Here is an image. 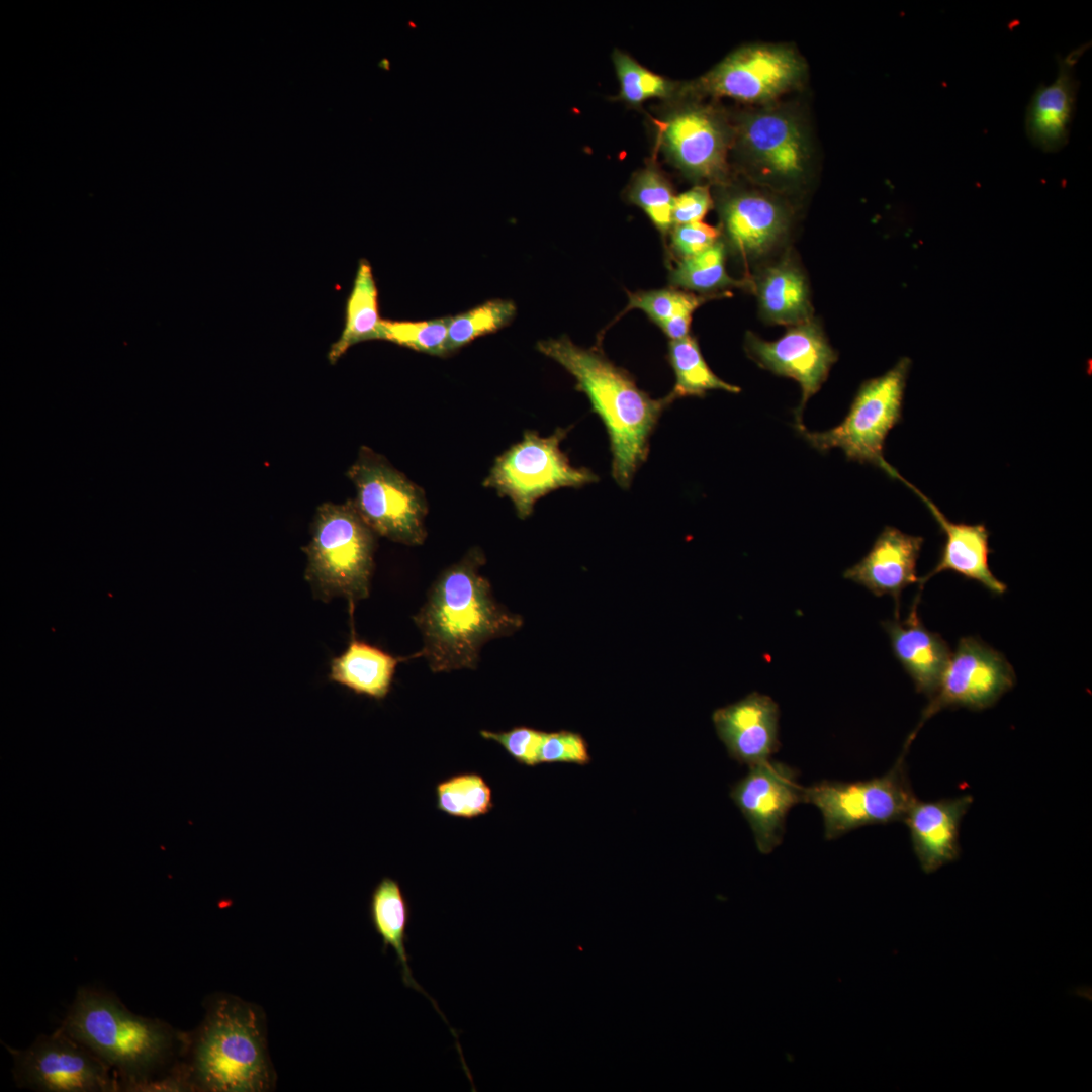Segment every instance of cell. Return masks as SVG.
<instances>
[{"label": "cell", "mask_w": 1092, "mask_h": 1092, "mask_svg": "<svg viewBox=\"0 0 1092 1092\" xmlns=\"http://www.w3.org/2000/svg\"><path fill=\"white\" fill-rule=\"evenodd\" d=\"M708 186L697 185L675 196L672 208L674 225L702 221L712 207Z\"/></svg>", "instance_id": "39"}, {"label": "cell", "mask_w": 1092, "mask_h": 1092, "mask_svg": "<svg viewBox=\"0 0 1092 1092\" xmlns=\"http://www.w3.org/2000/svg\"><path fill=\"white\" fill-rule=\"evenodd\" d=\"M546 732L521 726L509 731L481 730L480 735L498 743L517 762L535 766L540 764V750Z\"/></svg>", "instance_id": "36"}, {"label": "cell", "mask_w": 1092, "mask_h": 1092, "mask_svg": "<svg viewBox=\"0 0 1092 1092\" xmlns=\"http://www.w3.org/2000/svg\"><path fill=\"white\" fill-rule=\"evenodd\" d=\"M802 72V62L793 51L754 44L728 55L702 78L701 86L713 95L765 102L795 85Z\"/></svg>", "instance_id": "12"}, {"label": "cell", "mask_w": 1092, "mask_h": 1092, "mask_svg": "<svg viewBox=\"0 0 1092 1092\" xmlns=\"http://www.w3.org/2000/svg\"><path fill=\"white\" fill-rule=\"evenodd\" d=\"M915 598L908 616L886 620L882 626L889 636L895 658L914 682L915 690L930 698L937 690L951 657L946 641L921 622Z\"/></svg>", "instance_id": "22"}, {"label": "cell", "mask_w": 1092, "mask_h": 1092, "mask_svg": "<svg viewBox=\"0 0 1092 1092\" xmlns=\"http://www.w3.org/2000/svg\"><path fill=\"white\" fill-rule=\"evenodd\" d=\"M205 1009L197 1030L188 1034L184 1056H189L182 1062L193 1091L271 1089L275 1078L261 1008L233 995L215 994Z\"/></svg>", "instance_id": "4"}, {"label": "cell", "mask_w": 1092, "mask_h": 1092, "mask_svg": "<svg viewBox=\"0 0 1092 1092\" xmlns=\"http://www.w3.org/2000/svg\"><path fill=\"white\" fill-rule=\"evenodd\" d=\"M779 705L757 692L712 715L716 733L729 756L748 766L771 759L779 751Z\"/></svg>", "instance_id": "17"}, {"label": "cell", "mask_w": 1092, "mask_h": 1092, "mask_svg": "<svg viewBox=\"0 0 1092 1092\" xmlns=\"http://www.w3.org/2000/svg\"><path fill=\"white\" fill-rule=\"evenodd\" d=\"M927 506L940 530L945 535V542L940 550L939 558L934 568L926 575L919 577V593L924 584L934 575L941 571L951 570L965 578L980 583L994 595H1002L1007 586L997 579L989 568V555L992 552L989 546L990 533L984 524L969 525L953 523L925 496L905 479H902Z\"/></svg>", "instance_id": "21"}, {"label": "cell", "mask_w": 1092, "mask_h": 1092, "mask_svg": "<svg viewBox=\"0 0 1092 1092\" xmlns=\"http://www.w3.org/2000/svg\"><path fill=\"white\" fill-rule=\"evenodd\" d=\"M375 537L351 499L317 507L310 540L303 547L307 557L304 576L315 599L329 602L343 597L353 604L369 596Z\"/></svg>", "instance_id": "5"}, {"label": "cell", "mask_w": 1092, "mask_h": 1092, "mask_svg": "<svg viewBox=\"0 0 1092 1092\" xmlns=\"http://www.w3.org/2000/svg\"><path fill=\"white\" fill-rule=\"evenodd\" d=\"M407 24H408L410 27H413V28L417 27V25L413 21H408Z\"/></svg>", "instance_id": "41"}, {"label": "cell", "mask_w": 1092, "mask_h": 1092, "mask_svg": "<svg viewBox=\"0 0 1092 1092\" xmlns=\"http://www.w3.org/2000/svg\"><path fill=\"white\" fill-rule=\"evenodd\" d=\"M731 788L730 797L748 822L758 850L781 844L790 810L803 802V787L791 766L768 759L751 766Z\"/></svg>", "instance_id": "13"}, {"label": "cell", "mask_w": 1092, "mask_h": 1092, "mask_svg": "<svg viewBox=\"0 0 1092 1092\" xmlns=\"http://www.w3.org/2000/svg\"><path fill=\"white\" fill-rule=\"evenodd\" d=\"M382 320L372 267L366 259H360L346 301L344 328L328 352L329 362L335 364L352 346L360 342L382 340Z\"/></svg>", "instance_id": "26"}, {"label": "cell", "mask_w": 1092, "mask_h": 1092, "mask_svg": "<svg viewBox=\"0 0 1092 1092\" xmlns=\"http://www.w3.org/2000/svg\"><path fill=\"white\" fill-rule=\"evenodd\" d=\"M736 138L745 159L762 174L794 180L805 169L806 140L800 123L786 111L766 109L745 115Z\"/></svg>", "instance_id": "15"}, {"label": "cell", "mask_w": 1092, "mask_h": 1092, "mask_svg": "<svg viewBox=\"0 0 1092 1092\" xmlns=\"http://www.w3.org/2000/svg\"><path fill=\"white\" fill-rule=\"evenodd\" d=\"M662 142L687 175L707 180L724 176L729 134L712 110L692 106L674 112L662 125Z\"/></svg>", "instance_id": "16"}, {"label": "cell", "mask_w": 1092, "mask_h": 1092, "mask_svg": "<svg viewBox=\"0 0 1092 1092\" xmlns=\"http://www.w3.org/2000/svg\"><path fill=\"white\" fill-rule=\"evenodd\" d=\"M613 61L620 82V93L625 101L639 104L650 98L665 97L672 92L673 85L670 81L643 67L626 53L615 50Z\"/></svg>", "instance_id": "35"}, {"label": "cell", "mask_w": 1092, "mask_h": 1092, "mask_svg": "<svg viewBox=\"0 0 1092 1092\" xmlns=\"http://www.w3.org/2000/svg\"><path fill=\"white\" fill-rule=\"evenodd\" d=\"M517 312L512 300L491 299L462 313L450 316L447 354L450 355L473 340L508 326Z\"/></svg>", "instance_id": "32"}, {"label": "cell", "mask_w": 1092, "mask_h": 1092, "mask_svg": "<svg viewBox=\"0 0 1092 1092\" xmlns=\"http://www.w3.org/2000/svg\"><path fill=\"white\" fill-rule=\"evenodd\" d=\"M402 660L352 637L347 649L332 659L329 678L358 695L381 700L388 695L396 666Z\"/></svg>", "instance_id": "25"}, {"label": "cell", "mask_w": 1092, "mask_h": 1092, "mask_svg": "<svg viewBox=\"0 0 1092 1092\" xmlns=\"http://www.w3.org/2000/svg\"><path fill=\"white\" fill-rule=\"evenodd\" d=\"M450 316L428 321L382 320V340L418 352L447 356Z\"/></svg>", "instance_id": "34"}, {"label": "cell", "mask_w": 1092, "mask_h": 1092, "mask_svg": "<svg viewBox=\"0 0 1092 1092\" xmlns=\"http://www.w3.org/2000/svg\"><path fill=\"white\" fill-rule=\"evenodd\" d=\"M378 67L383 69V70L389 71L390 70V61L387 58H383L378 62Z\"/></svg>", "instance_id": "40"}, {"label": "cell", "mask_w": 1092, "mask_h": 1092, "mask_svg": "<svg viewBox=\"0 0 1092 1092\" xmlns=\"http://www.w3.org/2000/svg\"><path fill=\"white\" fill-rule=\"evenodd\" d=\"M60 1028L106 1063L124 1084L163 1074L177 1055H183L188 1034L159 1018L138 1015L114 995L79 988Z\"/></svg>", "instance_id": "3"}, {"label": "cell", "mask_w": 1092, "mask_h": 1092, "mask_svg": "<svg viewBox=\"0 0 1092 1092\" xmlns=\"http://www.w3.org/2000/svg\"><path fill=\"white\" fill-rule=\"evenodd\" d=\"M972 802L970 795H964L931 802L916 798L911 804L903 821L924 873L931 874L959 858L960 826Z\"/></svg>", "instance_id": "20"}, {"label": "cell", "mask_w": 1092, "mask_h": 1092, "mask_svg": "<svg viewBox=\"0 0 1092 1092\" xmlns=\"http://www.w3.org/2000/svg\"><path fill=\"white\" fill-rule=\"evenodd\" d=\"M669 281L674 287L699 292L745 284L727 274L725 247L720 240L698 255L680 259L671 269Z\"/></svg>", "instance_id": "30"}, {"label": "cell", "mask_w": 1092, "mask_h": 1092, "mask_svg": "<svg viewBox=\"0 0 1092 1092\" xmlns=\"http://www.w3.org/2000/svg\"><path fill=\"white\" fill-rule=\"evenodd\" d=\"M628 197L660 233L665 235L671 229L675 195L668 180L655 168H645L634 176Z\"/></svg>", "instance_id": "33"}, {"label": "cell", "mask_w": 1092, "mask_h": 1092, "mask_svg": "<svg viewBox=\"0 0 1092 1092\" xmlns=\"http://www.w3.org/2000/svg\"><path fill=\"white\" fill-rule=\"evenodd\" d=\"M543 355L553 359L576 380L592 410L607 430L612 453V476L627 489L649 454L650 437L671 403L667 396L652 398L640 389L625 369L616 366L599 349L581 348L567 336L537 343Z\"/></svg>", "instance_id": "2"}, {"label": "cell", "mask_w": 1092, "mask_h": 1092, "mask_svg": "<svg viewBox=\"0 0 1092 1092\" xmlns=\"http://www.w3.org/2000/svg\"><path fill=\"white\" fill-rule=\"evenodd\" d=\"M1016 682L1012 665L1005 656L977 637H962L942 674L936 692L929 698L917 727L908 736L910 746L918 730L933 715L948 707L980 711L992 707Z\"/></svg>", "instance_id": "11"}, {"label": "cell", "mask_w": 1092, "mask_h": 1092, "mask_svg": "<svg viewBox=\"0 0 1092 1092\" xmlns=\"http://www.w3.org/2000/svg\"><path fill=\"white\" fill-rule=\"evenodd\" d=\"M668 362L674 371L675 384L667 398L703 397L709 390L738 393L740 388L719 378L706 363L697 340L688 335L668 343Z\"/></svg>", "instance_id": "29"}, {"label": "cell", "mask_w": 1092, "mask_h": 1092, "mask_svg": "<svg viewBox=\"0 0 1092 1092\" xmlns=\"http://www.w3.org/2000/svg\"><path fill=\"white\" fill-rule=\"evenodd\" d=\"M590 759L587 743L580 734L566 730L546 732L540 750V763L585 765Z\"/></svg>", "instance_id": "37"}, {"label": "cell", "mask_w": 1092, "mask_h": 1092, "mask_svg": "<svg viewBox=\"0 0 1092 1092\" xmlns=\"http://www.w3.org/2000/svg\"><path fill=\"white\" fill-rule=\"evenodd\" d=\"M435 791L438 810L450 816L471 819L493 808L489 785L475 772L450 777L438 783Z\"/></svg>", "instance_id": "31"}, {"label": "cell", "mask_w": 1092, "mask_h": 1092, "mask_svg": "<svg viewBox=\"0 0 1092 1092\" xmlns=\"http://www.w3.org/2000/svg\"><path fill=\"white\" fill-rule=\"evenodd\" d=\"M924 539L886 526L868 554L843 572V577L864 586L877 597L890 595L899 619L901 594L918 583L916 566Z\"/></svg>", "instance_id": "19"}, {"label": "cell", "mask_w": 1092, "mask_h": 1092, "mask_svg": "<svg viewBox=\"0 0 1092 1092\" xmlns=\"http://www.w3.org/2000/svg\"><path fill=\"white\" fill-rule=\"evenodd\" d=\"M696 295L675 288L628 292V304L617 320L630 309H640L670 339L677 340L689 335L693 312L716 296Z\"/></svg>", "instance_id": "28"}, {"label": "cell", "mask_w": 1092, "mask_h": 1092, "mask_svg": "<svg viewBox=\"0 0 1092 1092\" xmlns=\"http://www.w3.org/2000/svg\"><path fill=\"white\" fill-rule=\"evenodd\" d=\"M902 754L881 777L864 781H821L803 788V802L822 814L825 839L838 838L867 825L903 821L916 797Z\"/></svg>", "instance_id": "9"}, {"label": "cell", "mask_w": 1092, "mask_h": 1092, "mask_svg": "<svg viewBox=\"0 0 1092 1092\" xmlns=\"http://www.w3.org/2000/svg\"><path fill=\"white\" fill-rule=\"evenodd\" d=\"M6 1048L19 1087L46 1092L118 1091L111 1068L60 1027L24 1050Z\"/></svg>", "instance_id": "10"}, {"label": "cell", "mask_w": 1092, "mask_h": 1092, "mask_svg": "<svg viewBox=\"0 0 1092 1092\" xmlns=\"http://www.w3.org/2000/svg\"><path fill=\"white\" fill-rule=\"evenodd\" d=\"M484 563L483 551L470 549L437 577L413 617L423 639L416 656L424 657L433 672L476 669L488 641L510 636L523 625L521 616L495 600L480 573Z\"/></svg>", "instance_id": "1"}, {"label": "cell", "mask_w": 1092, "mask_h": 1092, "mask_svg": "<svg viewBox=\"0 0 1092 1092\" xmlns=\"http://www.w3.org/2000/svg\"><path fill=\"white\" fill-rule=\"evenodd\" d=\"M721 217L730 244L746 256L759 255L771 248L787 222L784 210L775 200L755 192L730 197L721 207Z\"/></svg>", "instance_id": "23"}, {"label": "cell", "mask_w": 1092, "mask_h": 1092, "mask_svg": "<svg viewBox=\"0 0 1092 1092\" xmlns=\"http://www.w3.org/2000/svg\"><path fill=\"white\" fill-rule=\"evenodd\" d=\"M756 291L761 311L768 321L794 326L811 320L808 287L795 265L784 262L768 268Z\"/></svg>", "instance_id": "27"}, {"label": "cell", "mask_w": 1092, "mask_h": 1092, "mask_svg": "<svg viewBox=\"0 0 1092 1092\" xmlns=\"http://www.w3.org/2000/svg\"><path fill=\"white\" fill-rule=\"evenodd\" d=\"M347 476L356 491L351 500L376 535L410 546L424 543L428 504L419 485L366 446L360 448Z\"/></svg>", "instance_id": "7"}, {"label": "cell", "mask_w": 1092, "mask_h": 1092, "mask_svg": "<svg viewBox=\"0 0 1092 1092\" xmlns=\"http://www.w3.org/2000/svg\"><path fill=\"white\" fill-rule=\"evenodd\" d=\"M369 916L374 930L381 937L383 945L382 951L386 952L388 947H391L394 950L397 958V964L400 965L401 968L403 984L406 987L422 993L431 1001L434 1008L452 1030L456 1043H458L457 1033L449 1025L436 1001L433 1000L413 976L405 948V942L407 940L406 928L410 922L411 910L398 881L389 877H384L379 881L371 894Z\"/></svg>", "instance_id": "24"}, {"label": "cell", "mask_w": 1092, "mask_h": 1092, "mask_svg": "<svg viewBox=\"0 0 1092 1092\" xmlns=\"http://www.w3.org/2000/svg\"><path fill=\"white\" fill-rule=\"evenodd\" d=\"M1089 47L1090 42H1087L1064 58L1058 56L1056 79L1049 85H1038L1026 107L1024 122L1027 138L1044 153L1059 152L1069 142L1080 85L1075 67Z\"/></svg>", "instance_id": "18"}, {"label": "cell", "mask_w": 1092, "mask_h": 1092, "mask_svg": "<svg viewBox=\"0 0 1092 1092\" xmlns=\"http://www.w3.org/2000/svg\"><path fill=\"white\" fill-rule=\"evenodd\" d=\"M720 240V230L698 221L674 225L671 247L680 259L698 255Z\"/></svg>", "instance_id": "38"}, {"label": "cell", "mask_w": 1092, "mask_h": 1092, "mask_svg": "<svg viewBox=\"0 0 1092 1092\" xmlns=\"http://www.w3.org/2000/svg\"><path fill=\"white\" fill-rule=\"evenodd\" d=\"M569 431L570 427L557 428L548 437L525 431L520 442L496 458L483 485L509 497L518 517L526 519L544 495L563 487L580 488L598 482L597 474L571 465L560 449Z\"/></svg>", "instance_id": "8"}, {"label": "cell", "mask_w": 1092, "mask_h": 1092, "mask_svg": "<svg viewBox=\"0 0 1092 1092\" xmlns=\"http://www.w3.org/2000/svg\"><path fill=\"white\" fill-rule=\"evenodd\" d=\"M910 362L902 359L884 375L862 383L845 419L823 432L796 427L805 440L820 452L840 448L846 458L871 463L896 478L898 472L883 456L889 431L901 421L906 378Z\"/></svg>", "instance_id": "6"}, {"label": "cell", "mask_w": 1092, "mask_h": 1092, "mask_svg": "<svg viewBox=\"0 0 1092 1092\" xmlns=\"http://www.w3.org/2000/svg\"><path fill=\"white\" fill-rule=\"evenodd\" d=\"M746 350L759 366L800 384L802 394L795 410V420L796 427L804 426V407L820 389L837 359L818 325L812 320L794 325L780 339L771 342L748 334Z\"/></svg>", "instance_id": "14"}]
</instances>
